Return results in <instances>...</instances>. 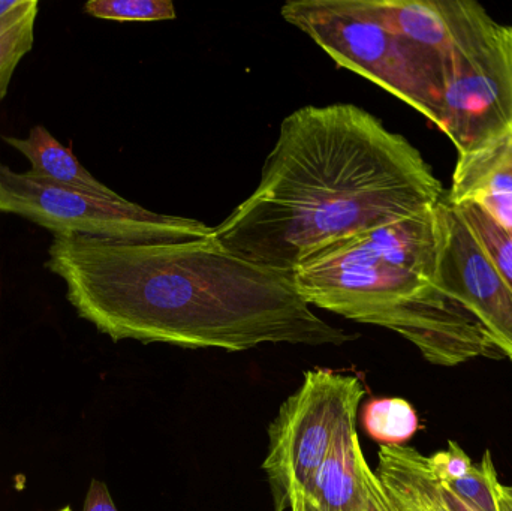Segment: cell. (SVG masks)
<instances>
[{"instance_id":"1","label":"cell","mask_w":512,"mask_h":511,"mask_svg":"<svg viewBox=\"0 0 512 511\" xmlns=\"http://www.w3.org/2000/svg\"><path fill=\"white\" fill-rule=\"evenodd\" d=\"M45 267L65 282L77 314L116 342L246 351L358 338L319 318L291 272L252 263L215 236L177 242L54 236Z\"/></svg>"},{"instance_id":"2","label":"cell","mask_w":512,"mask_h":511,"mask_svg":"<svg viewBox=\"0 0 512 511\" xmlns=\"http://www.w3.org/2000/svg\"><path fill=\"white\" fill-rule=\"evenodd\" d=\"M445 195L420 150L369 111L307 105L283 119L258 188L213 236L252 263L292 273L327 246Z\"/></svg>"},{"instance_id":"3","label":"cell","mask_w":512,"mask_h":511,"mask_svg":"<svg viewBox=\"0 0 512 511\" xmlns=\"http://www.w3.org/2000/svg\"><path fill=\"white\" fill-rule=\"evenodd\" d=\"M438 261L435 206L327 246L292 278L310 306L391 330L432 365L502 359L480 321L436 281Z\"/></svg>"},{"instance_id":"4","label":"cell","mask_w":512,"mask_h":511,"mask_svg":"<svg viewBox=\"0 0 512 511\" xmlns=\"http://www.w3.org/2000/svg\"><path fill=\"white\" fill-rule=\"evenodd\" d=\"M280 14L337 66L378 84L441 129L444 68L438 53L387 29L361 0H289Z\"/></svg>"},{"instance_id":"5","label":"cell","mask_w":512,"mask_h":511,"mask_svg":"<svg viewBox=\"0 0 512 511\" xmlns=\"http://www.w3.org/2000/svg\"><path fill=\"white\" fill-rule=\"evenodd\" d=\"M441 60V131L457 153L512 132V26L493 20L474 3Z\"/></svg>"},{"instance_id":"6","label":"cell","mask_w":512,"mask_h":511,"mask_svg":"<svg viewBox=\"0 0 512 511\" xmlns=\"http://www.w3.org/2000/svg\"><path fill=\"white\" fill-rule=\"evenodd\" d=\"M0 212L27 219L54 236L120 242L206 239L213 227L198 219L161 215L123 197H105L17 173L0 162Z\"/></svg>"},{"instance_id":"7","label":"cell","mask_w":512,"mask_h":511,"mask_svg":"<svg viewBox=\"0 0 512 511\" xmlns=\"http://www.w3.org/2000/svg\"><path fill=\"white\" fill-rule=\"evenodd\" d=\"M366 396L354 375L312 369L268 426V452L262 462L274 511L291 510L330 453L337 434L357 420Z\"/></svg>"},{"instance_id":"8","label":"cell","mask_w":512,"mask_h":511,"mask_svg":"<svg viewBox=\"0 0 512 511\" xmlns=\"http://www.w3.org/2000/svg\"><path fill=\"white\" fill-rule=\"evenodd\" d=\"M439 261L436 281L474 314L502 356L512 362V290L496 272L459 209L445 195L436 206Z\"/></svg>"},{"instance_id":"9","label":"cell","mask_w":512,"mask_h":511,"mask_svg":"<svg viewBox=\"0 0 512 511\" xmlns=\"http://www.w3.org/2000/svg\"><path fill=\"white\" fill-rule=\"evenodd\" d=\"M447 200L477 204L512 231V132L457 156Z\"/></svg>"},{"instance_id":"10","label":"cell","mask_w":512,"mask_h":511,"mask_svg":"<svg viewBox=\"0 0 512 511\" xmlns=\"http://www.w3.org/2000/svg\"><path fill=\"white\" fill-rule=\"evenodd\" d=\"M355 422L337 434L330 453L303 492L316 511H366L361 459L364 453L358 441Z\"/></svg>"},{"instance_id":"11","label":"cell","mask_w":512,"mask_h":511,"mask_svg":"<svg viewBox=\"0 0 512 511\" xmlns=\"http://www.w3.org/2000/svg\"><path fill=\"white\" fill-rule=\"evenodd\" d=\"M2 138L30 162V170L26 171L29 176L105 197H119L117 192L93 177L78 161L71 147L57 141L44 126L30 129L26 138L6 135Z\"/></svg>"},{"instance_id":"12","label":"cell","mask_w":512,"mask_h":511,"mask_svg":"<svg viewBox=\"0 0 512 511\" xmlns=\"http://www.w3.org/2000/svg\"><path fill=\"white\" fill-rule=\"evenodd\" d=\"M366 434L381 446H405L420 429L417 411L403 398H376L361 413Z\"/></svg>"},{"instance_id":"13","label":"cell","mask_w":512,"mask_h":511,"mask_svg":"<svg viewBox=\"0 0 512 511\" xmlns=\"http://www.w3.org/2000/svg\"><path fill=\"white\" fill-rule=\"evenodd\" d=\"M457 209L496 272L512 290V231L502 227L477 204H463Z\"/></svg>"},{"instance_id":"14","label":"cell","mask_w":512,"mask_h":511,"mask_svg":"<svg viewBox=\"0 0 512 511\" xmlns=\"http://www.w3.org/2000/svg\"><path fill=\"white\" fill-rule=\"evenodd\" d=\"M39 2L23 14L0 24V99L5 98L18 63L32 50Z\"/></svg>"},{"instance_id":"15","label":"cell","mask_w":512,"mask_h":511,"mask_svg":"<svg viewBox=\"0 0 512 511\" xmlns=\"http://www.w3.org/2000/svg\"><path fill=\"white\" fill-rule=\"evenodd\" d=\"M84 12L102 20L138 23L177 17L176 6L171 0H90L84 5Z\"/></svg>"},{"instance_id":"16","label":"cell","mask_w":512,"mask_h":511,"mask_svg":"<svg viewBox=\"0 0 512 511\" xmlns=\"http://www.w3.org/2000/svg\"><path fill=\"white\" fill-rule=\"evenodd\" d=\"M501 485L498 471L493 464L492 453L486 450L483 459L478 464H474L468 476L448 486L480 511H501L499 507Z\"/></svg>"},{"instance_id":"17","label":"cell","mask_w":512,"mask_h":511,"mask_svg":"<svg viewBox=\"0 0 512 511\" xmlns=\"http://www.w3.org/2000/svg\"><path fill=\"white\" fill-rule=\"evenodd\" d=\"M427 464L433 476L445 485H453L457 480L468 476L474 467L468 453L456 441H450L447 450L427 456Z\"/></svg>"},{"instance_id":"18","label":"cell","mask_w":512,"mask_h":511,"mask_svg":"<svg viewBox=\"0 0 512 511\" xmlns=\"http://www.w3.org/2000/svg\"><path fill=\"white\" fill-rule=\"evenodd\" d=\"M420 473L423 477L424 485L429 491L430 497L435 501L436 506L441 511H480L477 507L472 506L468 500L460 497L451 486L439 482L432 471H430L429 464H427V456L423 453L420 455Z\"/></svg>"},{"instance_id":"19","label":"cell","mask_w":512,"mask_h":511,"mask_svg":"<svg viewBox=\"0 0 512 511\" xmlns=\"http://www.w3.org/2000/svg\"><path fill=\"white\" fill-rule=\"evenodd\" d=\"M361 471H363L364 488L367 494L366 511H400L388 497L375 471L367 464L366 456L361 459Z\"/></svg>"},{"instance_id":"20","label":"cell","mask_w":512,"mask_h":511,"mask_svg":"<svg viewBox=\"0 0 512 511\" xmlns=\"http://www.w3.org/2000/svg\"><path fill=\"white\" fill-rule=\"evenodd\" d=\"M83 511H119L110 491H108L105 483L99 480H92L89 491H87L86 500H84Z\"/></svg>"},{"instance_id":"21","label":"cell","mask_w":512,"mask_h":511,"mask_svg":"<svg viewBox=\"0 0 512 511\" xmlns=\"http://www.w3.org/2000/svg\"><path fill=\"white\" fill-rule=\"evenodd\" d=\"M35 3H38V0H0V24L23 14Z\"/></svg>"},{"instance_id":"22","label":"cell","mask_w":512,"mask_h":511,"mask_svg":"<svg viewBox=\"0 0 512 511\" xmlns=\"http://www.w3.org/2000/svg\"><path fill=\"white\" fill-rule=\"evenodd\" d=\"M499 507L501 511H512V486L499 488Z\"/></svg>"},{"instance_id":"23","label":"cell","mask_w":512,"mask_h":511,"mask_svg":"<svg viewBox=\"0 0 512 511\" xmlns=\"http://www.w3.org/2000/svg\"><path fill=\"white\" fill-rule=\"evenodd\" d=\"M291 511H303V494H294V501H292Z\"/></svg>"},{"instance_id":"24","label":"cell","mask_w":512,"mask_h":511,"mask_svg":"<svg viewBox=\"0 0 512 511\" xmlns=\"http://www.w3.org/2000/svg\"><path fill=\"white\" fill-rule=\"evenodd\" d=\"M303 511H316L315 507H313L312 504L309 503V501H306V498H304V495H303Z\"/></svg>"},{"instance_id":"25","label":"cell","mask_w":512,"mask_h":511,"mask_svg":"<svg viewBox=\"0 0 512 511\" xmlns=\"http://www.w3.org/2000/svg\"><path fill=\"white\" fill-rule=\"evenodd\" d=\"M59 511H72L71 507H65V509L59 510Z\"/></svg>"}]
</instances>
